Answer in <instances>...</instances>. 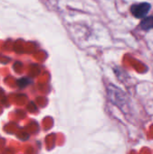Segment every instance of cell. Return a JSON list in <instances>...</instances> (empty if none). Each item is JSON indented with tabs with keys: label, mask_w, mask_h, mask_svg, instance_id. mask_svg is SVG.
I'll use <instances>...</instances> for the list:
<instances>
[{
	"label": "cell",
	"mask_w": 153,
	"mask_h": 154,
	"mask_svg": "<svg viewBox=\"0 0 153 154\" xmlns=\"http://www.w3.org/2000/svg\"><path fill=\"white\" fill-rule=\"evenodd\" d=\"M151 4L142 2L139 4H134L131 6V13L136 18H144L151 10Z\"/></svg>",
	"instance_id": "1"
},
{
	"label": "cell",
	"mask_w": 153,
	"mask_h": 154,
	"mask_svg": "<svg viewBox=\"0 0 153 154\" xmlns=\"http://www.w3.org/2000/svg\"><path fill=\"white\" fill-rule=\"evenodd\" d=\"M140 26H141V29H142L144 31H149V30L153 29V15L144 18L141 22Z\"/></svg>",
	"instance_id": "2"
}]
</instances>
